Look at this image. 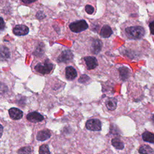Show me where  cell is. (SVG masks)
Returning <instances> with one entry per match:
<instances>
[{
	"label": "cell",
	"instance_id": "obj_1",
	"mask_svg": "<svg viewBox=\"0 0 154 154\" xmlns=\"http://www.w3.org/2000/svg\"><path fill=\"white\" fill-rule=\"evenodd\" d=\"M126 36L130 39L139 40L142 39L145 34L144 29L139 25L128 27L125 30Z\"/></svg>",
	"mask_w": 154,
	"mask_h": 154
},
{
	"label": "cell",
	"instance_id": "obj_2",
	"mask_svg": "<svg viewBox=\"0 0 154 154\" xmlns=\"http://www.w3.org/2000/svg\"><path fill=\"white\" fill-rule=\"evenodd\" d=\"M54 65L48 59L37 62L34 64V70L41 75L49 74L53 70Z\"/></svg>",
	"mask_w": 154,
	"mask_h": 154
},
{
	"label": "cell",
	"instance_id": "obj_3",
	"mask_svg": "<svg viewBox=\"0 0 154 154\" xmlns=\"http://www.w3.org/2000/svg\"><path fill=\"white\" fill-rule=\"evenodd\" d=\"M89 28V25L84 20H80L69 24V29L73 33H80Z\"/></svg>",
	"mask_w": 154,
	"mask_h": 154
},
{
	"label": "cell",
	"instance_id": "obj_4",
	"mask_svg": "<svg viewBox=\"0 0 154 154\" xmlns=\"http://www.w3.org/2000/svg\"><path fill=\"white\" fill-rule=\"evenodd\" d=\"M73 59V54L71 51L65 49L62 51L58 56L57 61L59 63H68L72 60Z\"/></svg>",
	"mask_w": 154,
	"mask_h": 154
},
{
	"label": "cell",
	"instance_id": "obj_5",
	"mask_svg": "<svg viewBox=\"0 0 154 154\" xmlns=\"http://www.w3.org/2000/svg\"><path fill=\"white\" fill-rule=\"evenodd\" d=\"M86 126L87 129L90 131H99L102 129V124L99 119H90L87 120L86 123Z\"/></svg>",
	"mask_w": 154,
	"mask_h": 154
},
{
	"label": "cell",
	"instance_id": "obj_6",
	"mask_svg": "<svg viewBox=\"0 0 154 154\" xmlns=\"http://www.w3.org/2000/svg\"><path fill=\"white\" fill-rule=\"evenodd\" d=\"M13 32L16 36H25L29 33V29L25 25H17L13 29Z\"/></svg>",
	"mask_w": 154,
	"mask_h": 154
},
{
	"label": "cell",
	"instance_id": "obj_7",
	"mask_svg": "<svg viewBox=\"0 0 154 154\" xmlns=\"http://www.w3.org/2000/svg\"><path fill=\"white\" fill-rule=\"evenodd\" d=\"M10 55L9 48L4 45L0 46V61L8 60L10 57Z\"/></svg>",
	"mask_w": 154,
	"mask_h": 154
},
{
	"label": "cell",
	"instance_id": "obj_8",
	"mask_svg": "<svg viewBox=\"0 0 154 154\" xmlns=\"http://www.w3.org/2000/svg\"><path fill=\"white\" fill-rule=\"evenodd\" d=\"M87 67L89 70H92L95 69L98 66V62L97 59L95 57L87 56L85 57L84 59Z\"/></svg>",
	"mask_w": 154,
	"mask_h": 154
},
{
	"label": "cell",
	"instance_id": "obj_9",
	"mask_svg": "<svg viewBox=\"0 0 154 154\" xmlns=\"http://www.w3.org/2000/svg\"><path fill=\"white\" fill-rule=\"evenodd\" d=\"M27 119L29 121L33 123H37L43 120V116L37 112H32L27 114Z\"/></svg>",
	"mask_w": 154,
	"mask_h": 154
},
{
	"label": "cell",
	"instance_id": "obj_10",
	"mask_svg": "<svg viewBox=\"0 0 154 154\" xmlns=\"http://www.w3.org/2000/svg\"><path fill=\"white\" fill-rule=\"evenodd\" d=\"M102 47V43L99 39H94L91 44V51L95 54H98L100 53Z\"/></svg>",
	"mask_w": 154,
	"mask_h": 154
},
{
	"label": "cell",
	"instance_id": "obj_11",
	"mask_svg": "<svg viewBox=\"0 0 154 154\" xmlns=\"http://www.w3.org/2000/svg\"><path fill=\"white\" fill-rule=\"evenodd\" d=\"M66 78L67 80L72 81L76 78L77 76V72L76 69L72 66H68L65 69Z\"/></svg>",
	"mask_w": 154,
	"mask_h": 154
},
{
	"label": "cell",
	"instance_id": "obj_12",
	"mask_svg": "<svg viewBox=\"0 0 154 154\" xmlns=\"http://www.w3.org/2000/svg\"><path fill=\"white\" fill-rule=\"evenodd\" d=\"M10 118L13 120H19L23 116V112L17 108H12L9 110Z\"/></svg>",
	"mask_w": 154,
	"mask_h": 154
},
{
	"label": "cell",
	"instance_id": "obj_13",
	"mask_svg": "<svg viewBox=\"0 0 154 154\" xmlns=\"http://www.w3.org/2000/svg\"><path fill=\"white\" fill-rule=\"evenodd\" d=\"M118 70L120 74V78L122 81H126L129 78L130 76V70L129 68L125 66H121L118 69Z\"/></svg>",
	"mask_w": 154,
	"mask_h": 154
},
{
	"label": "cell",
	"instance_id": "obj_14",
	"mask_svg": "<svg viewBox=\"0 0 154 154\" xmlns=\"http://www.w3.org/2000/svg\"><path fill=\"white\" fill-rule=\"evenodd\" d=\"M51 132L48 130H45L39 131L36 138L39 141L43 142L49 139L51 137Z\"/></svg>",
	"mask_w": 154,
	"mask_h": 154
},
{
	"label": "cell",
	"instance_id": "obj_15",
	"mask_svg": "<svg viewBox=\"0 0 154 154\" xmlns=\"http://www.w3.org/2000/svg\"><path fill=\"white\" fill-rule=\"evenodd\" d=\"M113 34V31L111 27L109 25H106L104 27H102V28L100 30V36L104 38H108L110 37Z\"/></svg>",
	"mask_w": 154,
	"mask_h": 154
},
{
	"label": "cell",
	"instance_id": "obj_16",
	"mask_svg": "<svg viewBox=\"0 0 154 154\" xmlns=\"http://www.w3.org/2000/svg\"><path fill=\"white\" fill-rule=\"evenodd\" d=\"M117 100L114 98H109L106 102V105L107 109L110 111H114L116 110L117 107Z\"/></svg>",
	"mask_w": 154,
	"mask_h": 154
},
{
	"label": "cell",
	"instance_id": "obj_17",
	"mask_svg": "<svg viewBox=\"0 0 154 154\" xmlns=\"http://www.w3.org/2000/svg\"><path fill=\"white\" fill-rule=\"evenodd\" d=\"M139 152L140 154H154L153 149L148 145H142L139 149Z\"/></svg>",
	"mask_w": 154,
	"mask_h": 154
},
{
	"label": "cell",
	"instance_id": "obj_18",
	"mask_svg": "<svg viewBox=\"0 0 154 154\" xmlns=\"http://www.w3.org/2000/svg\"><path fill=\"white\" fill-rule=\"evenodd\" d=\"M142 139L144 142L150 143H154V133L149 131H145L142 134Z\"/></svg>",
	"mask_w": 154,
	"mask_h": 154
},
{
	"label": "cell",
	"instance_id": "obj_19",
	"mask_svg": "<svg viewBox=\"0 0 154 154\" xmlns=\"http://www.w3.org/2000/svg\"><path fill=\"white\" fill-rule=\"evenodd\" d=\"M112 145L117 149L122 150L124 148L123 143L119 138H114L111 140Z\"/></svg>",
	"mask_w": 154,
	"mask_h": 154
},
{
	"label": "cell",
	"instance_id": "obj_20",
	"mask_svg": "<svg viewBox=\"0 0 154 154\" xmlns=\"http://www.w3.org/2000/svg\"><path fill=\"white\" fill-rule=\"evenodd\" d=\"M18 153L19 154H31L32 148L30 146H25L21 147L18 150Z\"/></svg>",
	"mask_w": 154,
	"mask_h": 154
},
{
	"label": "cell",
	"instance_id": "obj_21",
	"mask_svg": "<svg viewBox=\"0 0 154 154\" xmlns=\"http://www.w3.org/2000/svg\"><path fill=\"white\" fill-rule=\"evenodd\" d=\"M39 154H50V151L47 144H43L40 147Z\"/></svg>",
	"mask_w": 154,
	"mask_h": 154
},
{
	"label": "cell",
	"instance_id": "obj_22",
	"mask_svg": "<svg viewBox=\"0 0 154 154\" xmlns=\"http://www.w3.org/2000/svg\"><path fill=\"white\" fill-rule=\"evenodd\" d=\"M8 87L3 83L0 81V95H3L8 92Z\"/></svg>",
	"mask_w": 154,
	"mask_h": 154
},
{
	"label": "cell",
	"instance_id": "obj_23",
	"mask_svg": "<svg viewBox=\"0 0 154 154\" xmlns=\"http://www.w3.org/2000/svg\"><path fill=\"white\" fill-rule=\"evenodd\" d=\"M90 80V78H89V76H87V75H82L81 76H80V78H79V82L80 83H82V84H84V83H87L89 80Z\"/></svg>",
	"mask_w": 154,
	"mask_h": 154
},
{
	"label": "cell",
	"instance_id": "obj_24",
	"mask_svg": "<svg viewBox=\"0 0 154 154\" xmlns=\"http://www.w3.org/2000/svg\"><path fill=\"white\" fill-rule=\"evenodd\" d=\"M85 10L88 14L92 15L94 12V7L90 5H87L85 7Z\"/></svg>",
	"mask_w": 154,
	"mask_h": 154
},
{
	"label": "cell",
	"instance_id": "obj_25",
	"mask_svg": "<svg viewBox=\"0 0 154 154\" xmlns=\"http://www.w3.org/2000/svg\"><path fill=\"white\" fill-rule=\"evenodd\" d=\"M5 27H6V24L3 18L0 17V32L3 31L5 29Z\"/></svg>",
	"mask_w": 154,
	"mask_h": 154
},
{
	"label": "cell",
	"instance_id": "obj_26",
	"mask_svg": "<svg viewBox=\"0 0 154 154\" xmlns=\"http://www.w3.org/2000/svg\"><path fill=\"white\" fill-rule=\"evenodd\" d=\"M149 29L152 34L154 35V21H152L149 23Z\"/></svg>",
	"mask_w": 154,
	"mask_h": 154
},
{
	"label": "cell",
	"instance_id": "obj_27",
	"mask_svg": "<svg viewBox=\"0 0 154 154\" xmlns=\"http://www.w3.org/2000/svg\"><path fill=\"white\" fill-rule=\"evenodd\" d=\"M21 1L24 3L25 4H32L33 3H35L36 1H37V0H21Z\"/></svg>",
	"mask_w": 154,
	"mask_h": 154
},
{
	"label": "cell",
	"instance_id": "obj_28",
	"mask_svg": "<svg viewBox=\"0 0 154 154\" xmlns=\"http://www.w3.org/2000/svg\"><path fill=\"white\" fill-rule=\"evenodd\" d=\"M37 17L38 19H43V18L45 17V15L43 14V13H42V12H38L37 14Z\"/></svg>",
	"mask_w": 154,
	"mask_h": 154
},
{
	"label": "cell",
	"instance_id": "obj_29",
	"mask_svg": "<svg viewBox=\"0 0 154 154\" xmlns=\"http://www.w3.org/2000/svg\"><path fill=\"white\" fill-rule=\"evenodd\" d=\"M3 133V126L0 124V138L2 137Z\"/></svg>",
	"mask_w": 154,
	"mask_h": 154
},
{
	"label": "cell",
	"instance_id": "obj_30",
	"mask_svg": "<svg viewBox=\"0 0 154 154\" xmlns=\"http://www.w3.org/2000/svg\"><path fill=\"white\" fill-rule=\"evenodd\" d=\"M152 123L154 125V114L152 117Z\"/></svg>",
	"mask_w": 154,
	"mask_h": 154
}]
</instances>
